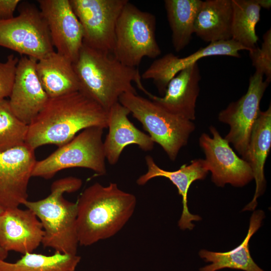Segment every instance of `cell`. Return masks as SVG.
Here are the masks:
<instances>
[{
	"label": "cell",
	"instance_id": "1",
	"mask_svg": "<svg viewBox=\"0 0 271 271\" xmlns=\"http://www.w3.org/2000/svg\"><path fill=\"white\" fill-rule=\"evenodd\" d=\"M107 125L108 111L78 91L49 98L28 125L25 143L35 150L46 145L59 147L85 128Z\"/></svg>",
	"mask_w": 271,
	"mask_h": 271
},
{
	"label": "cell",
	"instance_id": "2",
	"mask_svg": "<svg viewBox=\"0 0 271 271\" xmlns=\"http://www.w3.org/2000/svg\"><path fill=\"white\" fill-rule=\"evenodd\" d=\"M76 203L79 245L89 246L116 234L133 215L137 199L115 183L96 182L83 191Z\"/></svg>",
	"mask_w": 271,
	"mask_h": 271
},
{
	"label": "cell",
	"instance_id": "3",
	"mask_svg": "<svg viewBox=\"0 0 271 271\" xmlns=\"http://www.w3.org/2000/svg\"><path fill=\"white\" fill-rule=\"evenodd\" d=\"M73 66L79 83V91L107 111L118 102L122 94L137 93L132 82L142 91H146L137 68L123 65L111 53L84 44Z\"/></svg>",
	"mask_w": 271,
	"mask_h": 271
},
{
	"label": "cell",
	"instance_id": "4",
	"mask_svg": "<svg viewBox=\"0 0 271 271\" xmlns=\"http://www.w3.org/2000/svg\"><path fill=\"white\" fill-rule=\"evenodd\" d=\"M82 185V180L76 177L61 178L52 184L51 192L46 198L24 202L23 205L35 214L42 225L44 247L56 252L77 254V203L68 201L63 195L77 191Z\"/></svg>",
	"mask_w": 271,
	"mask_h": 271
},
{
	"label": "cell",
	"instance_id": "5",
	"mask_svg": "<svg viewBox=\"0 0 271 271\" xmlns=\"http://www.w3.org/2000/svg\"><path fill=\"white\" fill-rule=\"evenodd\" d=\"M118 102L142 123L154 142L160 145L170 159L175 160L195 129L192 121L173 114L137 93H124Z\"/></svg>",
	"mask_w": 271,
	"mask_h": 271
},
{
	"label": "cell",
	"instance_id": "6",
	"mask_svg": "<svg viewBox=\"0 0 271 271\" xmlns=\"http://www.w3.org/2000/svg\"><path fill=\"white\" fill-rule=\"evenodd\" d=\"M156 30L155 16L128 1L116 22L113 55L123 65L134 68L144 57L156 58L162 52Z\"/></svg>",
	"mask_w": 271,
	"mask_h": 271
},
{
	"label": "cell",
	"instance_id": "7",
	"mask_svg": "<svg viewBox=\"0 0 271 271\" xmlns=\"http://www.w3.org/2000/svg\"><path fill=\"white\" fill-rule=\"evenodd\" d=\"M103 129L99 126L85 128L45 159L37 161L32 177L48 179L61 170L72 168H84L99 175L105 174Z\"/></svg>",
	"mask_w": 271,
	"mask_h": 271
},
{
	"label": "cell",
	"instance_id": "8",
	"mask_svg": "<svg viewBox=\"0 0 271 271\" xmlns=\"http://www.w3.org/2000/svg\"><path fill=\"white\" fill-rule=\"evenodd\" d=\"M18 10V16L0 19V46L37 60L55 51L39 9L21 1Z\"/></svg>",
	"mask_w": 271,
	"mask_h": 271
},
{
	"label": "cell",
	"instance_id": "9",
	"mask_svg": "<svg viewBox=\"0 0 271 271\" xmlns=\"http://www.w3.org/2000/svg\"><path fill=\"white\" fill-rule=\"evenodd\" d=\"M83 31V44L112 54L117 19L128 0H69Z\"/></svg>",
	"mask_w": 271,
	"mask_h": 271
},
{
	"label": "cell",
	"instance_id": "10",
	"mask_svg": "<svg viewBox=\"0 0 271 271\" xmlns=\"http://www.w3.org/2000/svg\"><path fill=\"white\" fill-rule=\"evenodd\" d=\"M263 75L255 72L249 79L246 92L236 101L232 102L218 114L220 121L230 126L225 137L243 159L246 153L250 134L260 111L259 105L269 83Z\"/></svg>",
	"mask_w": 271,
	"mask_h": 271
},
{
	"label": "cell",
	"instance_id": "11",
	"mask_svg": "<svg viewBox=\"0 0 271 271\" xmlns=\"http://www.w3.org/2000/svg\"><path fill=\"white\" fill-rule=\"evenodd\" d=\"M209 130L212 137L203 133L199 141L212 181L218 187L227 184L242 187L249 183L253 179L249 164L235 154L215 127L211 126Z\"/></svg>",
	"mask_w": 271,
	"mask_h": 271
},
{
	"label": "cell",
	"instance_id": "12",
	"mask_svg": "<svg viewBox=\"0 0 271 271\" xmlns=\"http://www.w3.org/2000/svg\"><path fill=\"white\" fill-rule=\"evenodd\" d=\"M37 161L26 143L0 153V204L19 207L28 200V186Z\"/></svg>",
	"mask_w": 271,
	"mask_h": 271
},
{
	"label": "cell",
	"instance_id": "13",
	"mask_svg": "<svg viewBox=\"0 0 271 271\" xmlns=\"http://www.w3.org/2000/svg\"><path fill=\"white\" fill-rule=\"evenodd\" d=\"M38 3L55 51L74 63L83 44V31L69 0H38Z\"/></svg>",
	"mask_w": 271,
	"mask_h": 271
},
{
	"label": "cell",
	"instance_id": "14",
	"mask_svg": "<svg viewBox=\"0 0 271 271\" xmlns=\"http://www.w3.org/2000/svg\"><path fill=\"white\" fill-rule=\"evenodd\" d=\"M37 61L26 56L19 59L9 100L13 112L27 125L42 110L49 98L37 75Z\"/></svg>",
	"mask_w": 271,
	"mask_h": 271
},
{
	"label": "cell",
	"instance_id": "15",
	"mask_svg": "<svg viewBox=\"0 0 271 271\" xmlns=\"http://www.w3.org/2000/svg\"><path fill=\"white\" fill-rule=\"evenodd\" d=\"M44 234L41 222L28 208H8L0 214V248L7 252H33L42 244Z\"/></svg>",
	"mask_w": 271,
	"mask_h": 271
},
{
	"label": "cell",
	"instance_id": "16",
	"mask_svg": "<svg viewBox=\"0 0 271 271\" xmlns=\"http://www.w3.org/2000/svg\"><path fill=\"white\" fill-rule=\"evenodd\" d=\"M246 49L232 39L211 42L190 55L179 58L172 53L156 59L142 74L144 79H151L159 93L164 95L170 81L179 72L197 63L202 58L228 56L240 58L239 52Z\"/></svg>",
	"mask_w": 271,
	"mask_h": 271
},
{
	"label": "cell",
	"instance_id": "17",
	"mask_svg": "<svg viewBox=\"0 0 271 271\" xmlns=\"http://www.w3.org/2000/svg\"><path fill=\"white\" fill-rule=\"evenodd\" d=\"M201 79L198 63L179 72L169 82L163 96L149 92V99L166 111L192 121L195 119V107Z\"/></svg>",
	"mask_w": 271,
	"mask_h": 271
},
{
	"label": "cell",
	"instance_id": "18",
	"mask_svg": "<svg viewBox=\"0 0 271 271\" xmlns=\"http://www.w3.org/2000/svg\"><path fill=\"white\" fill-rule=\"evenodd\" d=\"M147 171L137 180L140 186L145 185L150 180L156 177L168 179L177 188L179 194L182 198L183 210L178 221V226L182 230H192L195 225L192 221L201 220V217L191 214L188 207V192L192 183L196 181L203 180L206 177L208 170L205 160L195 159L189 165H183L176 171L165 170L159 167L151 156L145 158Z\"/></svg>",
	"mask_w": 271,
	"mask_h": 271
},
{
	"label": "cell",
	"instance_id": "19",
	"mask_svg": "<svg viewBox=\"0 0 271 271\" xmlns=\"http://www.w3.org/2000/svg\"><path fill=\"white\" fill-rule=\"evenodd\" d=\"M129 110L119 102L108 111V132L103 142L106 160L116 164L124 149L136 145L145 152L151 151L155 143L149 134L137 128L129 120Z\"/></svg>",
	"mask_w": 271,
	"mask_h": 271
},
{
	"label": "cell",
	"instance_id": "20",
	"mask_svg": "<svg viewBox=\"0 0 271 271\" xmlns=\"http://www.w3.org/2000/svg\"><path fill=\"white\" fill-rule=\"evenodd\" d=\"M271 147V106L265 111L260 110L253 126L245 157L249 165L255 182V190L252 200L242 211H253L256 208L257 198L264 192L266 181L264 167Z\"/></svg>",
	"mask_w": 271,
	"mask_h": 271
},
{
	"label": "cell",
	"instance_id": "21",
	"mask_svg": "<svg viewBox=\"0 0 271 271\" xmlns=\"http://www.w3.org/2000/svg\"><path fill=\"white\" fill-rule=\"evenodd\" d=\"M265 214L263 211H254L249 221L246 237L236 247L226 252H214L201 249L199 256L211 263L200 268V271H217L223 268L240 269L244 271H264L255 263L250 253L249 242L252 236L261 225Z\"/></svg>",
	"mask_w": 271,
	"mask_h": 271
},
{
	"label": "cell",
	"instance_id": "22",
	"mask_svg": "<svg viewBox=\"0 0 271 271\" xmlns=\"http://www.w3.org/2000/svg\"><path fill=\"white\" fill-rule=\"evenodd\" d=\"M36 68L49 98L79 91V83L72 62L55 51L37 60Z\"/></svg>",
	"mask_w": 271,
	"mask_h": 271
},
{
	"label": "cell",
	"instance_id": "23",
	"mask_svg": "<svg viewBox=\"0 0 271 271\" xmlns=\"http://www.w3.org/2000/svg\"><path fill=\"white\" fill-rule=\"evenodd\" d=\"M231 0L203 1L196 16L194 33L211 43L231 39Z\"/></svg>",
	"mask_w": 271,
	"mask_h": 271
},
{
	"label": "cell",
	"instance_id": "24",
	"mask_svg": "<svg viewBox=\"0 0 271 271\" xmlns=\"http://www.w3.org/2000/svg\"><path fill=\"white\" fill-rule=\"evenodd\" d=\"M200 0L164 1L171 31L172 43L176 52L184 49L194 33L195 21L201 6Z\"/></svg>",
	"mask_w": 271,
	"mask_h": 271
},
{
	"label": "cell",
	"instance_id": "25",
	"mask_svg": "<svg viewBox=\"0 0 271 271\" xmlns=\"http://www.w3.org/2000/svg\"><path fill=\"white\" fill-rule=\"evenodd\" d=\"M231 39L250 51L257 47L255 27L260 20L261 8L255 0H231Z\"/></svg>",
	"mask_w": 271,
	"mask_h": 271
},
{
	"label": "cell",
	"instance_id": "26",
	"mask_svg": "<svg viewBox=\"0 0 271 271\" xmlns=\"http://www.w3.org/2000/svg\"><path fill=\"white\" fill-rule=\"evenodd\" d=\"M81 260L77 254L56 252L52 255L33 252L15 262L0 259V271H75Z\"/></svg>",
	"mask_w": 271,
	"mask_h": 271
},
{
	"label": "cell",
	"instance_id": "27",
	"mask_svg": "<svg viewBox=\"0 0 271 271\" xmlns=\"http://www.w3.org/2000/svg\"><path fill=\"white\" fill-rule=\"evenodd\" d=\"M28 125L12 111L8 100H0V153L25 143Z\"/></svg>",
	"mask_w": 271,
	"mask_h": 271
},
{
	"label": "cell",
	"instance_id": "28",
	"mask_svg": "<svg viewBox=\"0 0 271 271\" xmlns=\"http://www.w3.org/2000/svg\"><path fill=\"white\" fill-rule=\"evenodd\" d=\"M255 72L266 77L265 81L269 83L271 80V30H268L263 36V42L260 48L256 47L249 51Z\"/></svg>",
	"mask_w": 271,
	"mask_h": 271
},
{
	"label": "cell",
	"instance_id": "29",
	"mask_svg": "<svg viewBox=\"0 0 271 271\" xmlns=\"http://www.w3.org/2000/svg\"><path fill=\"white\" fill-rule=\"evenodd\" d=\"M19 58L9 55L5 62H0V100L9 97L14 85Z\"/></svg>",
	"mask_w": 271,
	"mask_h": 271
},
{
	"label": "cell",
	"instance_id": "30",
	"mask_svg": "<svg viewBox=\"0 0 271 271\" xmlns=\"http://www.w3.org/2000/svg\"><path fill=\"white\" fill-rule=\"evenodd\" d=\"M21 2L20 0H0V19L13 18L14 12Z\"/></svg>",
	"mask_w": 271,
	"mask_h": 271
},
{
	"label": "cell",
	"instance_id": "31",
	"mask_svg": "<svg viewBox=\"0 0 271 271\" xmlns=\"http://www.w3.org/2000/svg\"><path fill=\"white\" fill-rule=\"evenodd\" d=\"M260 8L269 9L271 7L270 0H255Z\"/></svg>",
	"mask_w": 271,
	"mask_h": 271
},
{
	"label": "cell",
	"instance_id": "32",
	"mask_svg": "<svg viewBox=\"0 0 271 271\" xmlns=\"http://www.w3.org/2000/svg\"><path fill=\"white\" fill-rule=\"evenodd\" d=\"M8 252H7L0 248V259L5 260L7 257Z\"/></svg>",
	"mask_w": 271,
	"mask_h": 271
},
{
	"label": "cell",
	"instance_id": "33",
	"mask_svg": "<svg viewBox=\"0 0 271 271\" xmlns=\"http://www.w3.org/2000/svg\"><path fill=\"white\" fill-rule=\"evenodd\" d=\"M5 209L3 208V207L1 206V205L0 204V214L3 212V211ZM3 250V249H2Z\"/></svg>",
	"mask_w": 271,
	"mask_h": 271
}]
</instances>
